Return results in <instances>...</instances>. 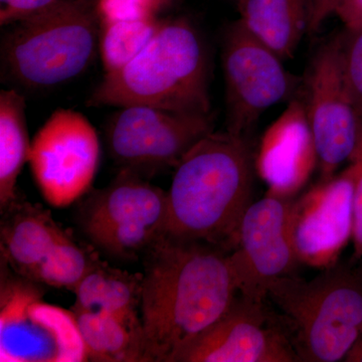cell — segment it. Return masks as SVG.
Returning a JSON list of instances; mask_svg holds the SVG:
<instances>
[{
    "mask_svg": "<svg viewBox=\"0 0 362 362\" xmlns=\"http://www.w3.org/2000/svg\"><path fill=\"white\" fill-rule=\"evenodd\" d=\"M70 0H0V25H7L28 20Z\"/></svg>",
    "mask_w": 362,
    "mask_h": 362,
    "instance_id": "cb8c5ba5",
    "label": "cell"
},
{
    "mask_svg": "<svg viewBox=\"0 0 362 362\" xmlns=\"http://www.w3.org/2000/svg\"><path fill=\"white\" fill-rule=\"evenodd\" d=\"M239 21L281 59L292 58L308 28V0H238Z\"/></svg>",
    "mask_w": 362,
    "mask_h": 362,
    "instance_id": "2e32d148",
    "label": "cell"
},
{
    "mask_svg": "<svg viewBox=\"0 0 362 362\" xmlns=\"http://www.w3.org/2000/svg\"><path fill=\"white\" fill-rule=\"evenodd\" d=\"M175 0H97L101 21L159 16Z\"/></svg>",
    "mask_w": 362,
    "mask_h": 362,
    "instance_id": "603a6c76",
    "label": "cell"
},
{
    "mask_svg": "<svg viewBox=\"0 0 362 362\" xmlns=\"http://www.w3.org/2000/svg\"><path fill=\"white\" fill-rule=\"evenodd\" d=\"M317 164L315 146L304 101L292 99L266 131L256 156L257 173L270 190L290 195Z\"/></svg>",
    "mask_w": 362,
    "mask_h": 362,
    "instance_id": "5bb4252c",
    "label": "cell"
},
{
    "mask_svg": "<svg viewBox=\"0 0 362 362\" xmlns=\"http://www.w3.org/2000/svg\"><path fill=\"white\" fill-rule=\"evenodd\" d=\"M332 264L311 280L293 275L272 283L300 362L343 361L362 333V265Z\"/></svg>",
    "mask_w": 362,
    "mask_h": 362,
    "instance_id": "5b68a950",
    "label": "cell"
},
{
    "mask_svg": "<svg viewBox=\"0 0 362 362\" xmlns=\"http://www.w3.org/2000/svg\"><path fill=\"white\" fill-rule=\"evenodd\" d=\"M25 96L16 89L0 93V211L16 201V182L26 162L28 138Z\"/></svg>",
    "mask_w": 362,
    "mask_h": 362,
    "instance_id": "ac0fdd59",
    "label": "cell"
},
{
    "mask_svg": "<svg viewBox=\"0 0 362 362\" xmlns=\"http://www.w3.org/2000/svg\"><path fill=\"white\" fill-rule=\"evenodd\" d=\"M98 263L92 255L76 244L66 233L42 262L33 281L74 292Z\"/></svg>",
    "mask_w": 362,
    "mask_h": 362,
    "instance_id": "44dd1931",
    "label": "cell"
},
{
    "mask_svg": "<svg viewBox=\"0 0 362 362\" xmlns=\"http://www.w3.org/2000/svg\"><path fill=\"white\" fill-rule=\"evenodd\" d=\"M211 114L181 113L156 107H120L105 126L107 151L119 170L150 180L175 168L199 140L213 132Z\"/></svg>",
    "mask_w": 362,
    "mask_h": 362,
    "instance_id": "ba28073f",
    "label": "cell"
},
{
    "mask_svg": "<svg viewBox=\"0 0 362 362\" xmlns=\"http://www.w3.org/2000/svg\"><path fill=\"white\" fill-rule=\"evenodd\" d=\"M282 62L239 21L226 30L221 65L228 132L251 135L267 109L294 96L299 85L298 78L286 70Z\"/></svg>",
    "mask_w": 362,
    "mask_h": 362,
    "instance_id": "30bf717a",
    "label": "cell"
},
{
    "mask_svg": "<svg viewBox=\"0 0 362 362\" xmlns=\"http://www.w3.org/2000/svg\"><path fill=\"white\" fill-rule=\"evenodd\" d=\"M4 28L0 75L13 89L45 90L70 82L99 52L97 0H70Z\"/></svg>",
    "mask_w": 362,
    "mask_h": 362,
    "instance_id": "277c9868",
    "label": "cell"
},
{
    "mask_svg": "<svg viewBox=\"0 0 362 362\" xmlns=\"http://www.w3.org/2000/svg\"><path fill=\"white\" fill-rule=\"evenodd\" d=\"M344 362H362V333L345 356Z\"/></svg>",
    "mask_w": 362,
    "mask_h": 362,
    "instance_id": "83f0119b",
    "label": "cell"
},
{
    "mask_svg": "<svg viewBox=\"0 0 362 362\" xmlns=\"http://www.w3.org/2000/svg\"><path fill=\"white\" fill-rule=\"evenodd\" d=\"M163 18L101 21L99 54L105 73L120 70L149 44Z\"/></svg>",
    "mask_w": 362,
    "mask_h": 362,
    "instance_id": "ffe728a7",
    "label": "cell"
},
{
    "mask_svg": "<svg viewBox=\"0 0 362 362\" xmlns=\"http://www.w3.org/2000/svg\"><path fill=\"white\" fill-rule=\"evenodd\" d=\"M78 329L89 361L143 362L142 337L116 317L96 310H77Z\"/></svg>",
    "mask_w": 362,
    "mask_h": 362,
    "instance_id": "d6986e66",
    "label": "cell"
},
{
    "mask_svg": "<svg viewBox=\"0 0 362 362\" xmlns=\"http://www.w3.org/2000/svg\"><path fill=\"white\" fill-rule=\"evenodd\" d=\"M266 301L238 295L173 362H300L282 317Z\"/></svg>",
    "mask_w": 362,
    "mask_h": 362,
    "instance_id": "4fadbf2b",
    "label": "cell"
},
{
    "mask_svg": "<svg viewBox=\"0 0 362 362\" xmlns=\"http://www.w3.org/2000/svg\"><path fill=\"white\" fill-rule=\"evenodd\" d=\"M339 37L343 77L362 128V28Z\"/></svg>",
    "mask_w": 362,
    "mask_h": 362,
    "instance_id": "7402d4cb",
    "label": "cell"
},
{
    "mask_svg": "<svg viewBox=\"0 0 362 362\" xmlns=\"http://www.w3.org/2000/svg\"><path fill=\"white\" fill-rule=\"evenodd\" d=\"M295 202L290 195L270 192L252 202L243 216L230 259L239 294L265 301L272 283L292 275L299 265L294 237Z\"/></svg>",
    "mask_w": 362,
    "mask_h": 362,
    "instance_id": "7c38bea8",
    "label": "cell"
},
{
    "mask_svg": "<svg viewBox=\"0 0 362 362\" xmlns=\"http://www.w3.org/2000/svg\"><path fill=\"white\" fill-rule=\"evenodd\" d=\"M257 152L251 135L213 131L175 168L168 192L165 235L233 251L252 204Z\"/></svg>",
    "mask_w": 362,
    "mask_h": 362,
    "instance_id": "7a4b0ae2",
    "label": "cell"
},
{
    "mask_svg": "<svg viewBox=\"0 0 362 362\" xmlns=\"http://www.w3.org/2000/svg\"><path fill=\"white\" fill-rule=\"evenodd\" d=\"M349 30L362 28V0H346L335 13Z\"/></svg>",
    "mask_w": 362,
    "mask_h": 362,
    "instance_id": "4316f807",
    "label": "cell"
},
{
    "mask_svg": "<svg viewBox=\"0 0 362 362\" xmlns=\"http://www.w3.org/2000/svg\"><path fill=\"white\" fill-rule=\"evenodd\" d=\"M304 104L315 146L320 182L332 180L344 163L362 156V128L343 77L340 37L312 59Z\"/></svg>",
    "mask_w": 362,
    "mask_h": 362,
    "instance_id": "8fae6325",
    "label": "cell"
},
{
    "mask_svg": "<svg viewBox=\"0 0 362 362\" xmlns=\"http://www.w3.org/2000/svg\"><path fill=\"white\" fill-rule=\"evenodd\" d=\"M1 216L2 262L14 274L33 281L42 262L66 232L44 207L18 199Z\"/></svg>",
    "mask_w": 362,
    "mask_h": 362,
    "instance_id": "9a60e30c",
    "label": "cell"
},
{
    "mask_svg": "<svg viewBox=\"0 0 362 362\" xmlns=\"http://www.w3.org/2000/svg\"><path fill=\"white\" fill-rule=\"evenodd\" d=\"M40 286L1 271L0 361H89L75 313L42 301Z\"/></svg>",
    "mask_w": 362,
    "mask_h": 362,
    "instance_id": "52a82bcc",
    "label": "cell"
},
{
    "mask_svg": "<svg viewBox=\"0 0 362 362\" xmlns=\"http://www.w3.org/2000/svg\"><path fill=\"white\" fill-rule=\"evenodd\" d=\"M77 221L90 244L107 256L137 259L166 233L168 192L119 170L107 187L86 195Z\"/></svg>",
    "mask_w": 362,
    "mask_h": 362,
    "instance_id": "8992f818",
    "label": "cell"
},
{
    "mask_svg": "<svg viewBox=\"0 0 362 362\" xmlns=\"http://www.w3.org/2000/svg\"><path fill=\"white\" fill-rule=\"evenodd\" d=\"M346 0H308V35H315L324 21L335 14Z\"/></svg>",
    "mask_w": 362,
    "mask_h": 362,
    "instance_id": "d4e9b609",
    "label": "cell"
},
{
    "mask_svg": "<svg viewBox=\"0 0 362 362\" xmlns=\"http://www.w3.org/2000/svg\"><path fill=\"white\" fill-rule=\"evenodd\" d=\"M352 242H354V259H362V169L357 177L354 194L352 209Z\"/></svg>",
    "mask_w": 362,
    "mask_h": 362,
    "instance_id": "484cf974",
    "label": "cell"
},
{
    "mask_svg": "<svg viewBox=\"0 0 362 362\" xmlns=\"http://www.w3.org/2000/svg\"><path fill=\"white\" fill-rule=\"evenodd\" d=\"M100 156L99 137L87 117L59 109L35 133L28 163L45 202L62 209L89 192Z\"/></svg>",
    "mask_w": 362,
    "mask_h": 362,
    "instance_id": "9c48e42d",
    "label": "cell"
},
{
    "mask_svg": "<svg viewBox=\"0 0 362 362\" xmlns=\"http://www.w3.org/2000/svg\"><path fill=\"white\" fill-rule=\"evenodd\" d=\"M230 250L164 235L143 259V362H173L239 295Z\"/></svg>",
    "mask_w": 362,
    "mask_h": 362,
    "instance_id": "6da1fadb",
    "label": "cell"
},
{
    "mask_svg": "<svg viewBox=\"0 0 362 362\" xmlns=\"http://www.w3.org/2000/svg\"><path fill=\"white\" fill-rule=\"evenodd\" d=\"M92 107H156L211 114L209 62L201 35L187 18H168L149 44L93 90Z\"/></svg>",
    "mask_w": 362,
    "mask_h": 362,
    "instance_id": "3957f363",
    "label": "cell"
},
{
    "mask_svg": "<svg viewBox=\"0 0 362 362\" xmlns=\"http://www.w3.org/2000/svg\"><path fill=\"white\" fill-rule=\"evenodd\" d=\"M141 279L142 275H130L99 262L74 291L76 301L71 310H96L110 314L142 337Z\"/></svg>",
    "mask_w": 362,
    "mask_h": 362,
    "instance_id": "e0dca14e",
    "label": "cell"
}]
</instances>
